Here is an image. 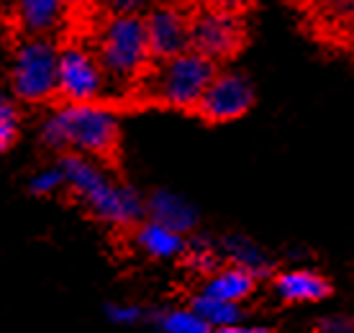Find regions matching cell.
Returning <instances> with one entry per match:
<instances>
[{
    "instance_id": "obj_1",
    "label": "cell",
    "mask_w": 354,
    "mask_h": 333,
    "mask_svg": "<svg viewBox=\"0 0 354 333\" xmlns=\"http://www.w3.org/2000/svg\"><path fill=\"white\" fill-rule=\"evenodd\" d=\"M41 141L62 154H80L103 166L115 164L121 149L118 115L97 106H62L41 126Z\"/></svg>"
},
{
    "instance_id": "obj_2",
    "label": "cell",
    "mask_w": 354,
    "mask_h": 333,
    "mask_svg": "<svg viewBox=\"0 0 354 333\" xmlns=\"http://www.w3.org/2000/svg\"><path fill=\"white\" fill-rule=\"evenodd\" d=\"M57 166L64 175V187L72 190L97 220L115 228H133L142 223L147 202L133 187L113 180L103 164L80 154H62Z\"/></svg>"
},
{
    "instance_id": "obj_3",
    "label": "cell",
    "mask_w": 354,
    "mask_h": 333,
    "mask_svg": "<svg viewBox=\"0 0 354 333\" xmlns=\"http://www.w3.org/2000/svg\"><path fill=\"white\" fill-rule=\"evenodd\" d=\"M88 46L95 52L106 77L126 88L124 95L131 93L157 64L151 57L147 18L142 13L106 16V21L95 28L93 44Z\"/></svg>"
},
{
    "instance_id": "obj_4",
    "label": "cell",
    "mask_w": 354,
    "mask_h": 333,
    "mask_svg": "<svg viewBox=\"0 0 354 333\" xmlns=\"http://www.w3.org/2000/svg\"><path fill=\"white\" fill-rule=\"evenodd\" d=\"M57 72H59V41L52 36L21 39L13 49L8 82L18 103L41 106L57 100Z\"/></svg>"
},
{
    "instance_id": "obj_5",
    "label": "cell",
    "mask_w": 354,
    "mask_h": 333,
    "mask_svg": "<svg viewBox=\"0 0 354 333\" xmlns=\"http://www.w3.org/2000/svg\"><path fill=\"white\" fill-rule=\"evenodd\" d=\"M106 72L95 52L77 41H59V72H57V108L93 106L106 97Z\"/></svg>"
},
{
    "instance_id": "obj_6",
    "label": "cell",
    "mask_w": 354,
    "mask_h": 333,
    "mask_svg": "<svg viewBox=\"0 0 354 333\" xmlns=\"http://www.w3.org/2000/svg\"><path fill=\"white\" fill-rule=\"evenodd\" d=\"M247 46V23L236 13L208 8L203 0L195 3L193 41L190 52L208 57L216 64L236 59Z\"/></svg>"
},
{
    "instance_id": "obj_7",
    "label": "cell",
    "mask_w": 354,
    "mask_h": 333,
    "mask_svg": "<svg viewBox=\"0 0 354 333\" xmlns=\"http://www.w3.org/2000/svg\"><path fill=\"white\" fill-rule=\"evenodd\" d=\"M195 3L198 0H162L144 13L154 61H167L190 52Z\"/></svg>"
},
{
    "instance_id": "obj_8",
    "label": "cell",
    "mask_w": 354,
    "mask_h": 333,
    "mask_svg": "<svg viewBox=\"0 0 354 333\" xmlns=\"http://www.w3.org/2000/svg\"><path fill=\"white\" fill-rule=\"evenodd\" d=\"M254 103H257V95H254V85L249 82V77L239 72L221 70V75L213 79L211 88L205 90L190 115L211 126L231 123L244 118L254 108Z\"/></svg>"
},
{
    "instance_id": "obj_9",
    "label": "cell",
    "mask_w": 354,
    "mask_h": 333,
    "mask_svg": "<svg viewBox=\"0 0 354 333\" xmlns=\"http://www.w3.org/2000/svg\"><path fill=\"white\" fill-rule=\"evenodd\" d=\"M64 13L67 8L62 0H13V21L21 31V39L52 36Z\"/></svg>"
},
{
    "instance_id": "obj_10",
    "label": "cell",
    "mask_w": 354,
    "mask_h": 333,
    "mask_svg": "<svg viewBox=\"0 0 354 333\" xmlns=\"http://www.w3.org/2000/svg\"><path fill=\"white\" fill-rule=\"evenodd\" d=\"M133 244L151 259H177L187 254V246H190L183 234L154 220H142L139 226H133Z\"/></svg>"
},
{
    "instance_id": "obj_11",
    "label": "cell",
    "mask_w": 354,
    "mask_h": 333,
    "mask_svg": "<svg viewBox=\"0 0 354 333\" xmlns=\"http://www.w3.org/2000/svg\"><path fill=\"white\" fill-rule=\"evenodd\" d=\"M274 292L283 300H288V303H319L331 292V285L319 272L290 269V272L277 274Z\"/></svg>"
},
{
    "instance_id": "obj_12",
    "label": "cell",
    "mask_w": 354,
    "mask_h": 333,
    "mask_svg": "<svg viewBox=\"0 0 354 333\" xmlns=\"http://www.w3.org/2000/svg\"><path fill=\"white\" fill-rule=\"evenodd\" d=\"M254 285H257V277L241 267H223V269H216V272L205 280L203 285V295L216 300H223V303H234L239 305L241 300L249 298L254 292Z\"/></svg>"
},
{
    "instance_id": "obj_13",
    "label": "cell",
    "mask_w": 354,
    "mask_h": 333,
    "mask_svg": "<svg viewBox=\"0 0 354 333\" xmlns=\"http://www.w3.org/2000/svg\"><path fill=\"white\" fill-rule=\"evenodd\" d=\"M147 213H149V220L154 223H162V226L172 228L177 234H190L198 223V216H195V208L190 202H185L180 195L172 193H157L147 202Z\"/></svg>"
},
{
    "instance_id": "obj_14",
    "label": "cell",
    "mask_w": 354,
    "mask_h": 333,
    "mask_svg": "<svg viewBox=\"0 0 354 333\" xmlns=\"http://www.w3.org/2000/svg\"><path fill=\"white\" fill-rule=\"evenodd\" d=\"M198 316L203 318L205 325L211 331H218V328H226V325H236L241 321V307L234 305V303H223V300L208 298V295H198V298L190 303Z\"/></svg>"
},
{
    "instance_id": "obj_15",
    "label": "cell",
    "mask_w": 354,
    "mask_h": 333,
    "mask_svg": "<svg viewBox=\"0 0 354 333\" xmlns=\"http://www.w3.org/2000/svg\"><path fill=\"white\" fill-rule=\"evenodd\" d=\"M223 254L229 256V262L234 267H241V269L252 272L254 277H262L267 272V259L262 256V251L254 244L244 241V238H229V241H223Z\"/></svg>"
},
{
    "instance_id": "obj_16",
    "label": "cell",
    "mask_w": 354,
    "mask_h": 333,
    "mask_svg": "<svg viewBox=\"0 0 354 333\" xmlns=\"http://www.w3.org/2000/svg\"><path fill=\"white\" fill-rule=\"evenodd\" d=\"M162 333H213L193 307H172L157 318Z\"/></svg>"
},
{
    "instance_id": "obj_17",
    "label": "cell",
    "mask_w": 354,
    "mask_h": 333,
    "mask_svg": "<svg viewBox=\"0 0 354 333\" xmlns=\"http://www.w3.org/2000/svg\"><path fill=\"white\" fill-rule=\"evenodd\" d=\"M18 139V111L16 103L0 95V154L8 151Z\"/></svg>"
},
{
    "instance_id": "obj_18",
    "label": "cell",
    "mask_w": 354,
    "mask_h": 333,
    "mask_svg": "<svg viewBox=\"0 0 354 333\" xmlns=\"http://www.w3.org/2000/svg\"><path fill=\"white\" fill-rule=\"evenodd\" d=\"M31 193L34 195H54L57 190H62L64 187V175L59 166H49V169H41V172H36L31 177Z\"/></svg>"
},
{
    "instance_id": "obj_19",
    "label": "cell",
    "mask_w": 354,
    "mask_h": 333,
    "mask_svg": "<svg viewBox=\"0 0 354 333\" xmlns=\"http://www.w3.org/2000/svg\"><path fill=\"white\" fill-rule=\"evenodd\" d=\"M106 316L115 325H133L144 318V307L136 303H111L106 307Z\"/></svg>"
},
{
    "instance_id": "obj_20",
    "label": "cell",
    "mask_w": 354,
    "mask_h": 333,
    "mask_svg": "<svg viewBox=\"0 0 354 333\" xmlns=\"http://www.w3.org/2000/svg\"><path fill=\"white\" fill-rule=\"evenodd\" d=\"M97 10H103L106 16L139 13V0H97Z\"/></svg>"
},
{
    "instance_id": "obj_21",
    "label": "cell",
    "mask_w": 354,
    "mask_h": 333,
    "mask_svg": "<svg viewBox=\"0 0 354 333\" xmlns=\"http://www.w3.org/2000/svg\"><path fill=\"white\" fill-rule=\"evenodd\" d=\"M354 325L346 321V318H326V321H321L319 325H316V333H352Z\"/></svg>"
},
{
    "instance_id": "obj_22",
    "label": "cell",
    "mask_w": 354,
    "mask_h": 333,
    "mask_svg": "<svg viewBox=\"0 0 354 333\" xmlns=\"http://www.w3.org/2000/svg\"><path fill=\"white\" fill-rule=\"evenodd\" d=\"M67 13H90L97 10V0H62Z\"/></svg>"
},
{
    "instance_id": "obj_23",
    "label": "cell",
    "mask_w": 354,
    "mask_h": 333,
    "mask_svg": "<svg viewBox=\"0 0 354 333\" xmlns=\"http://www.w3.org/2000/svg\"><path fill=\"white\" fill-rule=\"evenodd\" d=\"M213 333H270L267 328H259V325H226V328H218V331H213Z\"/></svg>"
},
{
    "instance_id": "obj_24",
    "label": "cell",
    "mask_w": 354,
    "mask_h": 333,
    "mask_svg": "<svg viewBox=\"0 0 354 333\" xmlns=\"http://www.w3.org/2000/svg\"><path fill=\"white\" fill-rule=\"evenodd\" d=\"M352 52H354V44H352Z\"/></svg>"
}]
</instances>
